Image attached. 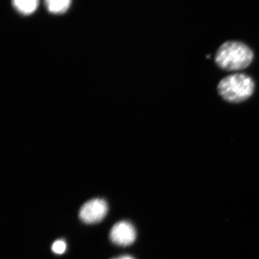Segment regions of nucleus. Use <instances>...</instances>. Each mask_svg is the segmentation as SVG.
I'll use <instances>...</instances> for the list:
<instances>
[{
    "mask_svg": "<svg viewBox=\"0 0 259 259\" xmlns=\"http://www.w3.org/2000/svg\"><path fill=\"white\" fill-rule=\"evenodd\" d=\"M253 59V53L248 46L241 42H224L218 49L215 62L226 71H239L248 67Z\"/></svg>",
    "mask_w": 259,
    "mask_h": 259,
    "instance_id": "1",
    "label": "nucleus"
},
{
    "mask_svg": "<svg viewBox=\"0 0 259 259\" xmlns=\"http://www.w3.org/2000/svg\"><path fill=\"white\" fill-rule=\"evenodd\" d=\"M254 82L248 75H230L221 80L218 84V93L226 101L239 103L253 95Z\"/></svg>",
    "mask_w": 259,
    "mask_h": 259,
    "instance_id": "2",
    "label": "nucleus"
},
{
    "mask_svg": "<svg viewBox=\"0 0 259 259\" xmlns=\"http://www.w3.org/2000/svg\"><path fill=\"white\" fill-rule=\"evenodd\" d=\"M108 212V205L103 199L95 198L83 204L79 210V218L86 224L101 222Z\"/></svg>",
    "mask_w": 259,
    "mask_h": 259,
    "instance_id": "3",
    "label": "nucleus"
},
{
    "mask_svg": "<svg viewBox=\"0 0 259 259\" xmlns=\"http://www.w3.org/2000/svg\"><path fill=\"white\" fill-rule=\"evenodd\" d=\"M110 238L115 245L127 246L136 241V228L128 221H120L112 227Z\"/></svg>",
    "mask_w": 259,
    "mask_h": 259,
    "instance_id": "4",
    "label": "nucleus"
},
{
    "mask_svg": "<svg viewBox=\"0 0 259 259\" xmlns=\"http://www.w3.org/2000/svg\"><path fill=\"white\" fill-rule=\"evenodd\" d=\"M13 3L17 10L25 15L32 14L38 6V0H13Z\"/></svg>",
    "mask_w": 259,
    "mask_h": 259,
    "instance_id": "5",
    "label": "nucleus"
},
{
    "mask_svg": "<svg viewBox=\"0 0 259 259\" xmlns=\"http://www.w3.org/2000/svg\"><path fill=\"white\" fill-rule=\"evenodd\" d=\"M71 0H46L48 10L54 14L64 13L69 9Z\"/></svg>",
    "mask_w": 259,
    "mask_h": 259,
    "instance_id": "6",
    "label": "nucleus"
},
{
    "mask_svg": "<svg viewBox=\"0 0 259 259\" xmlns=\"http://www.w3.org/2000/svg\"><path fill=\"white\" fill-rule=\"evenodd\" d=\"M66 244L63 240H58L52 245V250L56 254H62L66 250Z\"/></svg>",
    "mask_w": 259,
    "mask_h": 259,
    "instance_id": "7",
    "label": "nucleus"
},
{
    "mask_svg": "<svg viewBox=\"0 0 259 259\" xmlns=\"http://www.w3.org/2000/svg\"><path fill=\"white\" fill-rule=\"evenodd\" d=\"M112 259H135L134 257L131 256V255H121V256L117 257V258H114Z\"/></svg>",
    "mask_w": 259,
    "mask_h": 259,
    "instance_id": "8",
    "label": "nucleus"
}]
</instances>
